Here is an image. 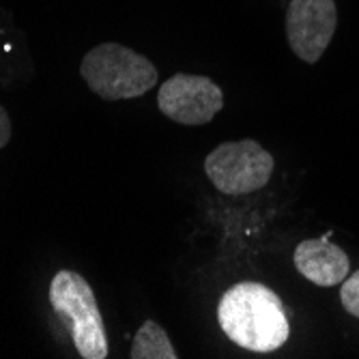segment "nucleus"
Returning <instances> with one entry per match:
<instances>
[{"label": "nucleus", "mask_w": 359, "mask_h": 359, "mask_svg": "<svg viewBox=\"0 0 359 359\" xmlns=\"http://www.w3.org/2000/svg\"><path fill=\"white\" fill-rule=\"evenodd\" d=\"M217 320L235 344L254 353H271L290 336L282 299L260 282H239L228 288L217 304Z\"/></svg>", "instance_id": "nucleus-1"}, {"label": "nucleus", "mask_w": 359, "mask_h": 359, "mask_svg": "<svg viewBox=\"0 0 359 359\" xmlns=\"http://www.w3.org/2000/svg\"><path fill=\"white\" fill-rule=\"evenodd\" d=\"M80 74L88 88L106 102L136 100L159 80L147 56L121 43H100L88 50L80 62Z\"/></svg>", "instance_id": "nucleus-2"}, {"label": "nucleus", "mask_w": 359, "mask_h": 359, "mask_svg": "<svg viewBox=\"0 0 359 359\" xmlns=\"http://www.w3.org/2000/svg\"><path fill=\"white\" fill-rule=\"evenodd\" d=\"M52 310L72 323L74 344L84 359H106L108 336L90 284L72 269H60L50 282Z\"/></svg>", "instance_id": "nucleus-3"}, {"label": "nucleus", "mask_w": 359, "mask_h": 359, "mask_svg": "<svg viewBox=\"0 0 359 359\" xmlns=\"http://www.w3.org/2000/svg\"><path fill=\"white\" fill-rule=\"evenodd\" d=\"M273 155L256 140L222 142L205 157V175L215 189L243 196L263 189L273 177Z\"/></svg>", "instance_id": "nucleus-4"}, {"label": "nucleus", "mask_w": 359, "mask_h": 359, "mask_svg": "<svg viewBox=\"0 0 359 359\" xmlns=\"http://www.w3.org/2000/svg\"><path fill=\"white\" fill-rule=\"evenodd\" d=\"M161 114L181 125H207L224 108L222 88L207 76L175 74L157 93Z\"/></svg>", "instance_id": "nucleus-5"}, {"label": "nucleus", "mask_w": 359, "mask_h": 359, "mask_svg": "<svg viewBox=\"0 0 359 359\" xmlns=\"http://www.w3.org/2000/svg\"><path fill=\"white\" fill-rule=\"evenodd\" d=\"M338 26L334 0H290L286 9V39L304 62L314 65L332 43Z\"/></svg>", "instance_id": "nucleus-6"}, {"label": "nucleus", "mask_w": 359, "mask_h": 359, "mask_svg": "<svg viewBox=\"0 0 359 359\" xmlns=\"http://www.w3.org/2000/svg\"><path fill=\"white\" fill-rule=\"evenodd\" d=\"M297 271L316 286H338L346 280L351 260L346 252L330 239H306L292 254Z\"/></svg>", "instance_id": "nucleus-7"}, {"label": "nucleus", "mask_w": 359, "mask_h": 359, "mask_svg": "<svg viewBox=\"0 0 359 359\" xmlns=\"http://www.w3.org/2000/svg\"><path fill=\"white\" fill-rule=\"evenodd\" d=\"M132 359H177L168 334L155 320H144L132 342Z\"/></svg>", "instance_id": "nucleus-8"}, {"label": "nucleus", "mask_w": 359, "mask_h": 359, "mask_svg": "<svg viewBox=\"0 0 359 359\" xmlns=\"http://www.w3.org/2000/svg\"><path fill=\"white\" fill-rule=\"evenodd\" d=\"M340 302L348 314L359 318V269L342 282L340 288Z\"/></svg>", "instance_id": "nucleus-9"}, {"label": "nucleus", "mask_w": 359, "mask_h": 359, "mask_svg": "<svg viewBox=\"0 0 359 359\" xmlns=\"http://www.w3.org/2000/svg\"><path fill=\"white\" fill-rule=\"evenodd\" d=\"M11 140V118L7 110L0 106V149H5Z\"/></svg>", "instance_id": "nucleus-10"}]
</instances>
